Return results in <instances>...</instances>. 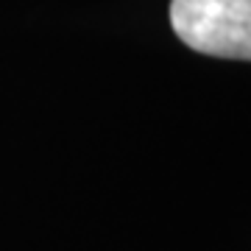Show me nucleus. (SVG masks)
I'll use <instances>...</instances> for the list:
<instances>
[{
	"mask_svg": "<svg viewBox=\"0 0 251 251\" xmlns=\"http://www.w3.org/2000/svg\"><path fill=\"white\" fill-rule=\"evenodd\" d=\"M171 25L198 53L251 62V0H171Z\"/></svg>",
	"mask_w": 251,
	"mask_h": 251,
	"instance_id": "nucleus-1",
	"label": "nucleus"
}]
</instances>
